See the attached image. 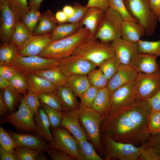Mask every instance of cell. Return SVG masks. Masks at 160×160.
I'll list each match as a JSON object with an SVG mask.
<instances>
[{"label": "cell", "instance_id": "obj_1", "mask_svg": "<svg viewBox=\"0 0 160 160\" xmlns=\"http://www.w3.org/2000/svg\"><path fill=\"white\" fill-rule=\"evenodd\" d=\"M151 111L146 100H138L128 106L111 111L101 124L100 134L119 142L143 144L151 136L148 130Z\"/></svg>", "mask_w": 160, "mask_h": 160}, {"label": "cell", "instance_id": "obj_2", "mask_svg": "<svg viewBox=\"0 0 160 160\" xmlns=\"http://www.w3.org/2000/svg\"><path fill=\"white\" fill-rule=\"evenodd\" d=\"M93 38L92 35L86 27H82L68 36L57 40L52 41L39 56L60 61L72 55L79 46Z\"/></svg>", "mask_w": 160, "mask_h": 160}, {"label": "cell", "instance_id": "obj_3", "mask_svg": "<svg viewBox=\"0 0 160 160\" xmlns=\"http://www.w3.org/2000/svg\"><path fill=\"white\" fill-rule=\"evenodd\" d=\"M100 138L106 160H138L143 149L146 148L145 143L137 147L132 143L116 141L107 135L100 134Z\"/></svg>", "mask_w": 160, "mask_h": 160}, {"label": "cell", "instance_id": "obj_4", "mask_svg": "<svg viewBox=\"0 0 160 160\" xmlns=\"http://www.w3.org/2000/svg\"><path fill=\"white\" fill-rule=\"evenodd\" d=\"M79 120L88 137L97 153L104 154L100 138V127L102 116L92 109L80 103L77 108Z\"/></svg>", "mask_w": 160, "mask_h": 160}, {"label": "cell", "instance_id": "obj_5", "mask_svg": "<svg viewBox=\"0 0 160 160\" xmlns=\"http://www.w3.org/2000/svg\"><path fill=\"white\" fill-rule=\"evenodd\" d=\"M72 55L88 60L99 67L115 55L110 42H103L93 38L79 46Z\"/></svg>", "mask_w": 160, "mask_h": 160}, {"label": "cell", "instance_id": "obj_6", "mask_svg": "<svg viewBox=\"0 0 160 160\" xmlns=\"http://www.w3.org/2000/svg\"><path fill=\"white\" fill-rule=\"evenodd\" d=\"M123 20L117 11L109 7L104 12L93 38L103 42H111L121 38Z\"/></svg>", "mask_w": 160, "mask_h": 160}, {"label": "cell", "instance_id": "obj_7", "mask_svg": "<svg viewBox=\"0 0 160 160\" xmlns=\"http://www.w3.org/2000/svg\"><path fill=\"white\" fill-rule=\"evenodd\" d=\"M127 8L149 36L155 32L158 19L151 10L149 0H127Z\"/></svg>", "mask_w": 160, "mask_h": 160}, {"label": "cell", "instance_id": "obj_8", "mask_svg": "<svg viewBox=\"0 0 160 160\" xmlns=\"http://www.w3.org/2000/svg\"><path fill=\"white\" fill-rule=\"evenodd\" d=\"M59 61L44 58L39 55L22 56L18 55L11 65L25 74L36 72L57 66Z\"/></svg>", "mask_w": 160, "mask_h": 160}, {"label": "cell", "instance_id": "obj_9", "mask_svg": "<svg viewBox=\"0 0 160 160\" xmlns=\"http://www.w3.org/2000/svg\"><path fill=\"white\" fill-rule=\"evenodd\" d=\"M20 102L18 110L6 115L2 122L9 124L22 131L36 133L34 115L26 105L24 97H22Z\"/></svg>", "mask_w": 160, "mask_h": 160}, {"label": "cell", "instance_id": "obj_10", "mask_svg": "<svg viewBox=\"0 0 160 160\" xmlns=\"http://www.w3.org/2000/svg\"><path fill=\"white\" fill-rule=\"evenodd\" d=\"M52 134L54 137L50 148L61 150L67 153L74 160H78V141L66 129L61 127L52 128Z\"/></svg>", "mask_w": 160, "mask_h": 160}, {"label": "cell", "instance_id": "obj_11", "mask_svg": "<svg viewBox=\"0 0 160 160\" xmlns=\"http://www.w3.org/2000/svg\"><path fill=\"white\" fill-rule=\"evenodd\" d=\"M134 83L137 100H146L160 88V72L152 74L139 73Z\"/></svg>", "mask_w": 160, "mask_h": 160}, {"label": "cell", "instance_id": "obj_12", "mask_svg": "<svg viewBox=\"0 0 160 160\" xmlns=\"http://www.w3.org/2000/svg\"><path fill=\"white\" fill-rule=\"evenodd\" d=\"M57 66L66 76L87 75L96 65L92 62L80 57L71 55L59 61Z\"/></svg>", "mask_w": 160, "mask_h": 160}, {"label": "cell", "instance_id": "obj_13", "mask_svg": "<svg viewBox=\"0 0 160 160\" xmlns=\"http://www.w3.org/2000/svg\"><path fill=\"white\" fill-rule=\"evenodd\" d=\"M137 100L134 82L127 83L111 92L110 111L129 106Z\"/></svg>", "mask_w": 160, "mask_h": 160}, {"label": "cell", "instance_id": "obj_14", "mask_svg": "<svg viewBox=\"0 0 160 160\" xmlns=\"http://www.w3.org/2000/svg\"><path fill=\"white\" fill-rule=\"evenodd\" d=\"M0 36L1 41L9 43L16 24L14 16L7 0H0Z\"/></svg>", "mask_w": 160, "mask_h": 160}, {"label": "cell", "instance_id": "obj_15", "mask_svg": "<svg viewBox=\"0 0 160 160\" xmlns=\"http://www.w3.org/2000/svg\"><path fill=\"white\" fill-rule=\"evenodd\" d=\"M7 132L13 140L16 147H26L43 152H47L50 148L49 144L37 135L20 134L11 131Z\"/></svg>", "mask_w": 160, "mask_h": 160}, {"label": "cell", "instance_id": "obj_16", "mask_svg": "<svg viewBox=\"0 0 160 160\" xmlns=\"http://www.w3.org/2000/svg\"><path fill=\"white\" fill-rule=\"evenodd\" d=\"M155 55L139 52L131 60L129 65L138 73L152 74L160 72V67Z\"/></svg>", "mask_w": 160, "mask_h": 160}, {"label": "cell", "instance_id": "obj_17", "mask_svg": "<svg viewBox=\"0 0 160 160\" xmlns=\"http://www.w3.org/2000/svg\"><path fill=\"white\" fill-rule=\"evenodd\" d=\"M110 43L115 55L122 64L129 65L132 59L140 52L137 43L129 42L121 38Z\"/></svg>", "mask_w": 160, "mask_h": 160}, {"label": "cell", "instance_id": "obj_18", "mask_svg": "<svg viewBox=\"0 0 160 160\" xmlns=\"http://www.w3.org/2000/svg\"><path fill=\"white\" fill-rule=\"evenodd\" d=\"M62 112L63 117L60 127L68 130L78 141L87 140L88 135L80 124L77 108Z\"/></svg>", "mask_w": 160, "mask_h": 160}, {"label": "cell", "instance_id": "obj_19", "mask_svg": "<svg viewBox=\"0 0 160 160\" xmlns=\"http://www.w3.org/2000/svg\"><path fill=\"white\" fill-rule=\"evenodd\" d=\"M52 41L50 34L33 35L19 50L18 55L22 56L39 55Z\"/></svg>", "mask_w": 160, "mask_h": 160}, {"label": "cell", "instance_id": "obj_20", "mask_svg": "<svg viewBox=\"0 0 160 160\" xmlns=\"http://www.w3.org/2000/svg\"><path fill=\"white\" fill-rule=\"evenodd\" d=\"M138 74L129 65L121 64L116 72L108 80L107 87L112 92L125 84L134 82Z\"/></svg>", "mask_w": 160, "mask_h": 160}, {"label": "cell", "instance_id": "obj_21", "mask_svg": "<svg viewBox=\"0 0 160 160\" xmlns=\"http://www.w3.org/2000/svg\"><path fill=\"white\" fill-rule=\"evenodd\" d=\"M111 94L107 87L99 89L92 106L91 108L101 115L103 120L111 110Z\"/></svg>", "mask_w": 160, "mask_h": 160}, {"label": "cell", "instance_id": "obj_22", "mask_svg": "<svg viewBox=\"0 0 160 160\" xmlns=\"http://www.w3.org/2000/svg\"><path fill=\"white\" fill-rule=\"evenodd\" d=\"M36 133L51 145L54 142V137L50 131V126L48 118L44 109L42 107L35 115Z\"/></svg>", "mask_w": 160, "mask_h": 160}, {"label": "cell", "instance_id": "obj_23", "mask_svg": "<svg viewBox=\"0 0 160 160\" xmlns=\"http://www.w3.org/2000/svg\"><path fill=\"white\" fill-rule=\"evenodd\" d=\"M146 34L145 28L138 23L123 20L121 28V38L129 42L137 43L140 38Z\"/></svg>", "mask_w": 160, "mask_h": 160}, {"label": "cell", "instance_id": "obj_24", "mask_svg": "<svg viewBox=\"0 0 160 160\" xmlns=\"http://www.w3.org/2000/svg\"><path fill=\"white\" fill-rule=\"evenodd\" d=\"M25 74L29 85V90L34 93L38 94L55 92L57 88L45 78L34 73Z\"/></svg>", "mask_w": 160, "mask_h": 160}, {"label": "cell", "instance_id": "obj_25", "mask_svg": "<svg viewBox=\"0 0 160 160\" xmlns=\"http://www.w3.org/2000/svg\"><path fill=\"white\" fill-rule=\"evenodd\" d=\"M57 23L54 14L51 11L47 10L41 14L33 35L50 34L56 26Z\"/></svg>", "mask_w": 160, "mask_h": 160}, {"label": "cell", "instance_id": "obj_26", "mask_svg": "<svg viewBox=\"0 0 160 160\" xmlns=\"http://www.w3.org/2000/svg\"><path fill=\"white\" fill-rule=\"evenodd\" d=\"M55 92L61 102L63 111L78 108L80 103H79L77 97L69 87L65 86L57 87Z\"/></svg>", "mask_w": 160, "mask_h": 160}, {"label": "cell", "instance_id": "obj_27", "mask_svg": "<svg viewBox=\"0 0 160 160\" xmlns=\"http://www.w3.org/2000/svg\"><path fill=\"white\" fill-rule=\"evenodd\" d=\"M104 11L96 7L88 8L80 22L90 32L94 37L103 15Z\"/></svg>", "mask_w": 160, "mask_h": 160}, {"label": "cell", "instance_id": "obj_28", "mask_svg": "<svg viewBox=\"0 0 160 160\" xmlns=\"http://www.w3.org/2000/svg\"><path fill=\"white\" fill-rule=\"evenodd\" d=\"M34 73L45 78L57 87L60 86L69 87L68 83V77L65 75L57 66Z\"/></svg>", "mask_w": 160, "mask_h": 160}, {"label": "cell", "instance_id": "obj_29", "mask_svg": "<svg viewBox=\"0 0 160 160\" xmlns=\"http://www.w3.org/2000/svg\"><path fill=\"white\" fill-rule=\"evenodd\" d=\"M82 27L81 22L62 23L57 25L50 33L52 41L60 39L74 33Z\"/></svg>", "mask_w": 160, "mask_h": 160}, {"label": "cell", "instance_id": "obj_30", "mask_svg": "<svg viewBox=\"0 0 160 160\" xmlns=\"http://www.w3.org/2000/svg\"><path fill=\"white\" fill-rule=\"evenodd\" d=\"M69 87L77 97L80 96L91 86L87 75H77L68 77Z\"/></svg>", "mask_w": 160, "mask_h": 160}, {"label": "cell", "instance_id": "obj_31", "mask_svg": "<svg viewBox=\"0 0 160 160\" xmlns=\"http://www.w3.org/2000/svg\"><path fill=\"white\" fill-rule=\"evenodd\" d=\"M78 141V160H102L92 144L87 140Z\"/></svg>", "mask_w": 160, "mask_h": 160}, {"label": "cell", "instance_id": "obj_32", "mask_svg": "<svg viewBox=\"0 0 160 160\" xmlns=\"http://www.w3.org/2000/svg\"><path fill=\"white\" fill-rule=\"evenodd\" d=\"M31 35L22 21L17 22L9 43L16 46L19 50Z\"/></svg>", "mask_w": 160, "mask_h": 160}, {"label": "cell", "instance_id": "obj_33", "mask_svg": "<svg viewBox=\"0 0 160 160\" xmlns=\"http://www.w3.org/2000/svg\"><path fill=\"white\" fill-rule=\"evenodd\" d=\"M18 51L15 45L10 43H4L0 48V65H11L18 55Z\"/></svg>", "mask_w": 160, "mask_h": 160}, {"label": "cell", "instance_id": "obj_34", "mask_svg": "<svg viewBox=\"0 0 160 160\" xmlns=\"http://www.w3.org/2000/svg\"><path fill=\"white\" fill-rule=\"evenodd\" d=\"M16 22L21 21L25 13L30 9L28 0H7Z\"/></svg>", "mask_w": 160, "mask_h": 160}, {"label": "cell", "instance_id": "obj_35", "mask_svg": "<svg viewBox=\"0 0 160 160\" xmlns=\"http://www.w3.org/2000/svg\"><path fill=\"white\" fill-rule=\"evenodd\" d=\"M20 93L18 92L11 85L4 90L3 98L5 102L7 111L12 113L15 106L20 100Z\"/></svg>", "mask_w": 160, "mask_h": 160}, {"label": "cell", "instance_id": "obj_36", "mask_svg": "<svg viewBox=\"0 0 160 160\" xmlns=\"http://www.w3.org/2000/svg\"><path fill=\"white\" fill-rule=\"evenodd\" d=\"M38 94L41 103L51 108L63 111L61 100L55 92H44Z\"/></svg>", "mask_w": 160, "mask_h": 160}, {"label": "cell", "instance_id": "obj_37", "mask_svg": "<svg viewBox=\"0 0 160 160\" xmlns=\"http://www.w3.org/2000/svg\"><path fill=\"white\" fill-rule=\"evenodd\" d=\"M121 63L114 55L105 60L99 67V69L103 73L109 80L114 75Z\"/></svg>", "mask_w": 160, "mask_h": 160}, {"label": "cell", "instance_id": "obj_38", "mask_svg": "<svg viewBox=\"0 0 160 160\" xmlns=\"http://www.w3.org/2000/svg\"><path fill=\"white\" fill-rule=\"evenodd\" d=\"M41 14L39 10L30 9L25 13L22 20L21 21L31 35H33Z\"/></svg>", "mask_w": 160, "mask_h": 160}, {"label": "cell", "instance_id": "obj_39", "mask_svg": "<svg viewBox=\"0 0 160 160\" xmlns=\"http://www.w3.org/2000/svg\"><path fill=\"white\" fill-rule=\"evenodd\" d=\"M11 85L19 93L25 95L29 87L24 73L18 71L14 76L9 80Z\"/></svg>", "mask_w": 160, "mask_h": 160}, {"label": "cell", "instance_id": "obj_40", "mask_svg": "<svg viewBox=\"0 0 160 160\" xmlns=\"http://www.w3.org/2000/svg\"><path fill=\"white\" fill-rule=\"evenodd\" d=\"M109 7L117 11L124 20L138 23L128 11L123 0H108Z\"/></svg>", "mask_w": 160, "mask_h": 160}, {"label": "cell", "instance_id": "obj_41", "mask_svg": "<svg viewBox=\"0 0 160 160\" xmlns=\"http://www.w3.org/2000/svg\"><path fill=\"white\" fill-rule=\"evenodd\" d=\"M137 44L140 52L155 55L157 57L160 56V39L156 41L140 40Z\"/></svg>", "mask_w": 160, "mask_h": 160}, {"label": "cell", "instance_id": "obj_42", "mask_svg": "<svg viewBox=\"0 0 160 160\" xmlns=\"http://www.w3.org/2000/svg\"><path fill=\"white\" fill-rule=\"evenodd\" d=\"M91 85L98 89L107 87L108 80L99 68H95L87 75Z\"/></svg>", "mask_w": 160, "mask_h": 160}, {"label": "cell", "instance_id": "obj_43", "mask_svg": "<svg viewBox=\"0 0 160 160\" xmlns=\"http://www.w3.org/2000/svg\"><path fill=\"white\" fill-rule=\"evenodd\" d=\"M41 103L47 114L50 126L52 128L59 127L63 117L62 111Z\"/></svg>", "mask_w": 160, "mask_h": 160}, {"label": "cell", "instance_id": "obj_44", "mask_svg": "<svg viewBox=\"0 0 160 160\" xmlns=\"http://www.w3.org/2000/svg\"><path fill=\"white\" fill-rule=\"evenodd\" d=\"M148 130L152 136L160 134V112L151 111L148 119Z\"/></svg>", "mask_w": 160, "mask_h": 160}, {"label": "cell", "instance_id": "obj_45", "mask_svg": "<svg viewBox=\"0 0 160 160\" xmlns=\"http://www.w3.org/2000/svg\"><path fill=\"white\" fill-rule=\"evenodd\" d=\"M24 97L28 107L34 115H36L40 107L42 106L38 94L29 90Z\"/></svg>", "mask_w": 160, "mask_h": 160}, {"label": "cell", "instance_id": "obj_46", "mask_svg": "<svg viewBox=\"0 0 160 160\" xmlns=\"http://www.w3.org/2000/svg\"><path fill=\"white\" fill-rule=\"evenodd\" d=\"M99 89L91 85L79 97L80 103L88 108H91Z\"/></svg>", "mask_w": 160, "mask_h": 160}, {"label": "cell", "instance_id": "obj_47", "mask_svg": "<svg viewBox=\"0 0 160 160\" xmlns=\"http://www.w3.org/2000/svg\"><path fill=\"white\" fill-rule=\"evenodd\" d=\"M15 150L19 160H36V157L40 151L28 148L16 147Z\"/></svg>", "mask_w": 160, "mask_h": 160}, {"label": "cell", "instance_id": "obj_48", "mask_svg": "<svg viewBox=\"0 0 160 160\" xmlns=\"http://www.w3.org/2000/svg\"><path fill=\"white\" fill-rule=\"evenodd\" d=\"M0 145L6 150L13 151L16 146L14 142L7 132L1 127H0Z\"/></svg>", "mask_w": 160, "mask_h": 160}, {"label": "cell", "instance_id": "obj_49", "mask_svg": "<svg viewBox=\"0 0 160 160\" xmlns=\"http://www.w3.org/2000/svg\"><path fill=\"white\" fill-rule=\"evenodd\" d=\"M74 12L73 15L68 18L67 23H78L80 22L85 14L88 8L86 6H84L78 4L74 5Z\"/></svg>", "mask_w": 160, "mask_h": 160}, {"label": "cell", "instance_id": "obj_50", "mask_svg": "<svg viewBox=\"0 0 160 160\" xmlns=\"http://www.w3.org/2000/svg\"><path fill=\"white\" fill-rule=\"evenodd\" d=\"M140 160H160V155L154 148L149 147L143 149L138 158Z\"/></svg>", "mask_w": 160, "mask_h": 160}, {"label": "cell", "instance_id": "obj_51", "mask_svg": "<svg viewBox=\"0 0 160 160\" xmlns=\"http://www.w3.org/2000/svg\"><path fill=\"white\" fill-rule=\"evenodd\" d=\"M47 152L49 158L52 160H74L67 153L61 150L50 148Z\"/></svg>", "mask_w": 160, "mask_h": 160}, {"label": "cell", "instance_id": "obj_52", "mask_svg": "<svg viewBox=\"0 0 160 160\" xmlns=\"http://www.w3.org/2000/svg\"><path fill=\"white\" fill-rule=\"evenodd\" d=\"M146 100L151 111L160 112V88L153 96Z\"/></svg>", "mask_w": 160, "mask_h": 160}, {"label": "cell", "instance_id": "obj_53", "mask_svg": "<svg viewBox=\"0 0 160 160\" xmlns=\"http://www.w3.org/2000/svg\"><path fill=\"white\" fill-rule=\"evenodd\" d=\"M12 65H0V76L9 80L17 72Z\"/></svg>", "mask_w": 160, "mask_h": 160}, {"label": "cell", "instance_id": "obj_54", "mask_svg": "<svg viewBox=\"0 0 160 160\" xmlns=\"http://www.w3.org/2000/svg\"><path fill=\"white\" fill-rule=\"evenodd\" d=\"M0 160H19L17 154L14 149L9 151L5 149L0 145Z\"/></svg>", "mask_w": 160, "mask_h": 160}, {"label": "cell", "instance_id": "obj_55", "mask_svg": "<svg viewBox=\"0 0 160 160\" xmlns=\"http://www.w3.org/2000/svg\"><path fill=\"white\" fill-rule=\"evenodd\" d=\"M89 8L96 7L105 11L109 7L108 0H88L86 6Z\"/></svg>", "mask_w": 160, "mask_h": 160}, {"label": "cell", "instance_id": "obj_56", "mask_svg": "<svg viewBox=\"0 0 160 160\" xmlns=\"http://www.w3.org/2000/svg\"><path fill=\"white\" fill-rule=\"evenodd\" d=\"M145 144L146 148L152 147L155 148L160 155V134L150 136Z\"/></svg>", "mask_w": 160, "mask_h": 160}, {"label": "cell", "instance_id": "obj_57", "mask_svg": "<svg viewBox=\"0 0 160 160\" xmlns=\"http://www.w3.org/2000/svg\"><path fill=\"white\" fill-rule=\"evenodd\" d=\"M150 7L160 22V0H149Z\"/></svg>", "mask_w": 160, "mask_h": 160}, {"label": "cell", "instance_id": "obj_58", "mask_svg": "<svg viewBox=\"0 0 160 160\" xmlns=\"http://www.w3.org/2000/svg\"><path fill=\"white\" fill-rule=\"evenodd\" d=\"M55 16L58 23L60 24L67 23L68 18L67 16L63 11H57L56 13Z\"/></svg>", "mask_w": 160, "mask_h": 160}, {"label": "cell", "instance_id": "obj_59", "mask_svg": "<svg viewBox=\"0 0 160 160\" xmlns=\"http://www.w3.org/2000/svg\"><path fill=\"white\" fill-rule=\"evenodd\" d=\"M43 0H29L30 9H33L39 10L41 2Z\"/></svg>", "mask_w": 160, "mask_h": 160}, {"label": "cell", "instance_id": "obj_60", "mask_svg": "<svg viewBox=\"0 0 160 160\" xmlns=\"http://www.w3.org/2000/svg\"><path fill=\"white\" fill-rule=\"evenodd\" d=\"M7 110L6 105L4 101L3 96V93L0 91V114L2 116L6 114Z\"/></svg>", "mask_w": 160, "mask_h": 160}, {"label": "cell", "instance_id": "obj_61", "mask_svg": "<svg viewBox=\"0 0 160 160\" xmlns=\"http://www.w3.org/2000/svg\"><path fill=\"white\" fill-rule=\"evenodd\" d=\"M62 11L69 18L73 15L74 9L73 7L69 5H67L63 7Z\"/></svg>", "mask_w": 160, "mask_h": 160}, {"label": "cell", "instance_id": "obj_62", "mask_svg": "<svg viewBox=\"0 0 160 160\" xmlns=\"http://www.w3.org/2000/svg\"><path fill=\"white\" fill-rule=\"evenodd\" d=\"M11 85L9 80L0 76V88L3 90Z\"/></svg>", "mask_w": 160, "mask_h": 160}, {"label": "cell", "instance_id": "obj_63", "mask_svg": "<svg viewBox=\"0 0 160 160\" xmlns=\"http://www.w3.org/2000/svg\"><path fill=\"white\" fill-rule=\"evenodd\" d=\"M42 151H40L37 155L36 160H48V158L43 153Z\"/></svg>", "mask_w": 160, "mask_h": 160}, {"label": "cell", "instance_id": "obj_64", "mask_svg": "<svg viewBox=\"0 0 160 160\" xmlns=\"http://www.w3.org/2000/svg\"><path fill=\"white\" fill-rule=\"evenodd\" d=\"M159 66L160 67V60H159Z\"/></svg>", "mask_w": 160, "mask_h": 160}]
</instances>
